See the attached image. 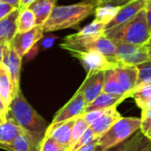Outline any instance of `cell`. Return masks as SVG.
<instances>
[{
  "label": "cell",
  "instance_id": "6da1fadb",
  "mask_svg": "<svg viewBox=\"0 0 151 151\" xmlns=\"http://www.w3.org/2000/svg\"><path fill=\"white\" fill-rule=\"evenodd\" d=\"M7 119L30 134L39 144H42L49 126L44 119L28 104L21 90L13 97L8 109Z\"/></svg>",
  "mask_w": 151,
  "mask_h": 151
},
{
  "label": "cell",
  "instance_id": "7a4b0ae2",
  "mask_svg": "<svg viewBox=\"0 0 151 151\" xmlns=\"http://www.w3.org/2000/svg\"><path fill=\"white\" fill-rule=\"evenodd\" d=\"M96 7V5L84 1L70 5L55 6L42 25L43 32L77 28L81 21L95 13Z\"/></svg>",
  "mask_w": 151,
  "mask_h": 151
},
{
  "label": "cell",
  "instance_id": "3957f363",
  "mask_svg": "<svg viewBox=\"0 0 151 151\" xmlns=\"http://www.w3.org/2000/svg\"><path fill=\"white\" fill-rule=\"evenodd\" d=\"M104 35L114 42L146 45L151 37L147 20V10L142 9L130 21L111 31L104 32Z\"/></svg>",
  "mask_w": 151,
  "mask_h": 151
},
{
  "label": "cell",
  "instance_id": "277c9868",
  "mask_svg": "<svg viewBox=\"0 0 151 151\" xmlns=\"http://www.w3.org/2000/svg\"><path fill=\"white\" fill-rule=\"evenodd\" d=\"M142 119L131 117L121 118L106 133H104L97 142L95 151H104L117 146L128 140L134 133L141 129Z\"/></svg>",
  "mask_w": 151,
  "mask_h": 151
},
{
  "label": "cell",
  "instance_id": "5b68a950",
  "mask_svg": "<svg viewBox=\"0 0 151 151\" xmlns=\"http://www.w3.org/2000/svg\"><path fill=\"white\" fill-rule=\"evenodd\" d=\"M104 29L105 25L95 19L85 26L78 33L65 36L59 46L69 53L81 50L84 45L103 35L104 34Z\"/></svg>",
  "mask_w": 151,
  "mask_h": 151
},
{
  "label": "cell",
  "instance_id": "8992f818",
  "mask_svg": "<svg viewBox=\"0 0 151 151\" xmlns=\"http://www.w3.org/2000/svg\"><path fill=\"white\" fill-rule=\"evenodd\" d=\"M114 43L116 46V59L119 67L125 65L136 66L151 60L148 53V48L145 45L141 46L121 42H114Z\"/></svg>",
  "mask_w": 151,
  "mask_h": 151
},
{
  "label": "cell",
  "instance_id": "52a82bcc",
  "mask_svg": "<svg viewBox=\"0 0 151 151\" xmlns=\"http://www.w3.org/2000/svg\"><path fill=\"white\" fill-rule=\"evenodd\" d=\"M70 54L81 62L87 74L118 68L117 65L110 61L104 55L98 51H73L70 52Z\"/></svg>",
  "mask_w": 151,
  "mask_h": 151
},
{
  "label": "cell",
  "instance_id": "ba28073f",
  "mask_svg": "<svg viewBox=\"0 0 151 151\" xmlns=\"http://www.w3.org/2000/svg\"><path fill=\"white\" fill-rule=\"evenodd\" d=\"M87 105L88 103L86 102L82 93L77 90L74 96L56 113L50 125L63 123L83 115Z\"/></svg>",
  "mask_w": 151,
  "mask_h": 151
},
{
  "label": "cell",
  "instance_id": "9c48e42d",
  "mask_svg": "<svg viewBox=\"0 0 151 151\" xmlns=\"http://www.w3.org/2000/svg\"><path fill=\"white\" fill-rule=\"evenodd\" d=\"M43 33L42 26H35L27 32L17 34L10 44L22 58L43 37Z\"/></svg>",
  "mask_w": 151,
  "mask_h": 151
},
{
  "label": "cell",
  "instance_id": "30bf717a",
  "mask_svg": "<svg viewBox=\"0 0 151 151\" xmlns=\"http://www.w3.org/2000/svg\"><path fill=\"white\" fill-rule=\"evenodd\" d=\"M21 60L22 58L17 54V52L11 46V44L6 43L4 50V58H3L2 65L7 69L8 73H10L15 95L20 90L19 79H20Z\"/></svg>",
  "mask_w": 151,
  "mask_h": 151
},
{
  "label": "cell",
  "instance_id": "8fae6325",
  "mask_svg": "<svg viewBox=\"0 0 151 151\" xmlns=\"http://www.w3.org/2000/svg\"><path fill=\"white\" fill-rule=\"evenodd\" d=\"M147 0H134L123 6L116 17L105 26L104 32L111 31L134 19L142 9H145Z\"/></svg>",
  "mask_w": 151,
  "mask_h": 151
},
{
  "label": "cell",
  "instance_id": "7c38bea8",
  "mask_svg": "<svg viewBox=\"0 0 151 151\" xmlns=\"http://www.w3.org/2000/svg\"><path fill=\"white\" fill-rule=\"evenodd\" d=\"M104 84V72L87 74L86 79L79 88L78 91L81 92L86 102L92 103L102 92Z\"/></svg>",
  "mask_w": 151,
  "mask_h": 151
},
{
  "label": "cell",
  "instance_id": "4fadbf2b",
  "mask_svg": "<svg viewBox=\"0 0 151 151\" xmlns=\"http://www.w3.org/2000/svg\"><path fill=\"white\" fill-rule=\"evenodd\" d=\"M77 118L72 119L63 123L57 125H50L46 131L45 136L53 138L58 144H60L65 150L68 151L70 147L72 130ZM44 136V137H45Z\"/></svg>",
  "mask_w": 151,
  "mask_h": 151
},
{
  "label": "cell",
  "instance_id": "5bb4252c",
  "mask_svg": "<svg viewBox=\"0 0 151 151\" xmlns=\"http://www.w3.org/2000/svg\"><path fill=\"white\" fill-rule=\"evenodd\" d=\"M121 118L122 116L117 111V107L107 109V111L90 126V128L92 129L96 138L99 139Z\"/></svg>",
  "mask_w": 151,
  "mask_h": 151
},
{
  "label": "cell",
  "instance_id": "9a60e30c",
  "mask_svg": "<svg viewBox=\"0 0 151 151\" xmlns=\"http://www.w3.org/2000/svg\"><path fill=\"white\" fill-rule=\"evenodd\" d=\"M19 12V9H16L0 20V44L10 43L17 35V21Z\"/></svg>",
  "mask_w": 151,
  "mask_h": 151
},
{
  "label": "cell",
  "instance_id": "2e32d148",
  "mask_svg": "<svg viewBox=\"0 0 151 151\" xmlns=\"http://www.w3.org/2000/svg\"><path fill=\"white\" fill-rule=\"evenodd\" d=\"M119 84L126 95L130 96L138 79V69L134 65H125L115 69Z\"/></svg>",
  "mask_w": 151,
  "mask_h": 151
},
{
  "label": "cell",
  "instance_id": "e0dca14e",
  "mask_svg": "<svg viewBox=\"0 0 151 151\" xmlns=\"http://www.w3.org/2000/svg\"><path fill=\"white\" fill-rule=\"evenodd\" d=\"M128 97L129 96L127 95L117 96V95H111V94L102 92L92 103L87 105L85 109V112H89L97 110H106V109L117 107L119 104H120L124 100H126Z\"/></svg>",
  "mask_w": 151,
  "mask_h": 151
},
{
  "label": "cell",
  "instance_id": "ac0fdd59",
  "mask_svg": "<svg viewBox=\"0 0 151 151\" xmlns=\"http://www.w3.org/2000/svg\"><path fill=\"white\" fill-rule=\"evenodd\" d=\"M57 0H35L30 4V9L35 16L36 26H42L56 6Z\"/></svg>",
  "mask_w": 151,
  "mask_h": 151
},
{
  "label": "cell",
  "instance_id": "d6986e66",
  "mask_svg": "<svg viewBox=\"0 0 151 151\" xmlns=\"http://www.w3.org/2000/svg\"><path fill=\"white\" fill-rule=\"evenodd\" d=\"M21 132L22 129L9 119L0 123V149L7 150Z\"/></svg>",
  "mask_w": 151,
  "mask_h": 151
},
{
  "label": "cell",
  "instance_id": "ffe728a7",
  "mask_svg": "<svg viewBox=\"0 0 151 151\" xmlns=\"http://www.w3.org/2000/svg\"><path fill=\"white\" fill-rule=\"evenodd\" d=\"M14 96H15V92L13 89L10 73H8L7 69L3 65H0V97L2 98L7 109H9V106Z\"/></svg>",
  "mask_w": 151,
  "mask_h": 151
},
{
  "label": "cell",
  "instance_id": "44dd1931",
  "mask_svg": "<svg viewBox=\"0 0 151 151\" xmlns=\"http://www.w3.org/2000/svg\"><path fill=\"white\" fill-rule=\"evenodd\" d=\"M41 144H39L30 134L22 130L16 137L7 151H39Z\"/></svg>",
  "mask_w": 151,
  "mask_h": 151
},
{
  "label": "cell",
  "instance_id": "7402d4cb",
  "mask_svg": "<svg viewBox=\"0 0 151 151\" xmlns=\"http://www.w3.org/2000/svg\"><path fill=\"white\" fill-rule=\"evenodd\" d=\"M122 7L112 5L110 4H103L100 5H97L95 10V17L97 21H100L104 23L105 26L110 23L118 14L119 10Z\"/></svg>",
  "mask_w": 151,
  "mask_h": 151
},
{
  "label": "cell",
  "instance_id": "603a6c76",
  "mask_svg": "<svg viewBox=\"0 0 151 151\" xmlns=\"http://www.w3.org/2000/svg\"><path fill=\"white\" fill-rule=\"evenodd\" d=\"M103 92L111 95H117V96L126 95L119 84L115 69L108 70L104 72V84Z\"/></svg>",
  "mask_w": 151,
  "mask_h": 151
},
{
  "label": "cell",
  "instance_id": "cb8c5ba5",
  "mask_svg": "<svg viewBox=\"0 0 151 151\" xmlns=\"http://www.w3.org/2000/svg\"><path fill=\"white\" fill-rule=\"evenodd\" d=\"M150 143V140L139 130L134 136H131L127 140L125 151H146Z\"/></svg>",
  "mask_w": 151,
  "mask_h": 151
},
{
  "label": "cell",
  "instance_id": "d4e9b609",
  "mask_svg": "<svg viewBox=\"0 0 151 151\" xmlns=\"http://www.w3.org/2000/svg\"><path fill=\"white\" fill-rule=\"evenodd\" d=\"M36 26L35 24V16L30 9H25L19 12V15L17 21L18 33H25Z\"/></svg>",
  "mask_w": 151,
  "mask_h": 151
},
{
  "label": "cell",
  "instance_id": "484cf974",
  "mask_svg": "<svg viewBox=\"0 0 151 151\" xmlns=\"http://www.w3.org/2000/svg\"><path fill=\"white\" fill-rule=\"evenodd\" d=\"M89 127L88 124L86 122L83 116L77 117L75 123L73 125V130H72V136H71V142H70V147L68 151L72 150V149L74 147V145L78 142V141L81 138V136L84 134L86 130Z\"/></svg>",
  "mask_w": 151,
  "mask_h": 151
},
{
  "label": "cell",
  "instance_id": "4316f807",
  "mask_svg": "<svg viewBox=\"0 0 151 151\" xmlns=\"http://www.w3.org/2000/svg\"><path fill=\"white\" fill-rule=\"evenodd\" d=\"M136 67L138 69V79L134 89L151 84V60L140 64Z\"/></svg>",
  "mask_w": 151,
  "mask_h": 151
},
{
  "label": "cell",
  "instance_id": "83f0119b",
  "mask_svg": "<svg viewBox=\"0 0 151 151\" xmlns=\"http://www.w3.org/2000/svg\"><path fill=\"white\" fill-rule=\"evenodd\" d=\"M151 96V84L144 86L142 88L134 89L131 92L130 97H133L136 105L142 110L148 101V99Z\"/></svg>",
  "mask_w": 151,
  "mask_h": 151
},
{
  "label": "cell",
  "instance_id": "f1b7e54d",
  "mask_svg": "<svg viewBox=\"0 0 151 151\" xmlns=\"http://www.w3.org/2000/svg\"><path fill=\"white\" fill-rule=\"evenodd\" d=\"M39 151H66L60 144H58L53 138L45 136L42 142Z\"/></svg>",
  "mask_w": 151,
  "mask_h": 151
},
{
  "label": "cell",
  "instance_id": "f546056e",
  "mask_svg": "<svg viewBox=\"0 0 151 151\" xmlns=\"http://www.w3.org/2000/svg\"><path fill=\"white\" fill-rule=\"evenodd\" d=\"M96 140H98V139L96 138V136H95V134H94L92 129H91L90 127H89L86 130V132L84 133V134L81 136V138L78 141V142L74 145V147L72 149V150L71 151L76 150H78V149H80V148H81V147H83V146H86V145H88V144H90V143H92L93 142H95Z\"/></svg>",
  "mask_w": 151,
  "mask_h": 151
},
{
  "label": "cell",
  "instance_id": "4dcf8cb0",
  "mask_svg": "<svg viewBox=\"0 0 151 151\" xmlns=\"http://www.w3.org/2000/svg\"><path fill=\"white\" fill-rule=\"evenodd\" d=\"M106 110H97V111H89V112H85L82 116L85 119L86 122L88 124V126L90 127L94 122H96L105 111Z\"/></svg>",
  "mask_w": 151,
  "mask_h": 151
},
{
  "label": "cell",
  "instance_id": "1f68e13d",
  "mask_svg": "<svg viewBox=\"0 0 151 151\" xmlns=\"http://www.w3.org/2000/svg\"><path fill=\"white\" fill-rule=\"evenodd\" d=\"M14 10H16V8H14L13 6L6 4V3H0V20L4 18H5L7 15H9L12 12H13Z\"/></svg>",
  "mask_w": 151,
  "mask_h": 151
},
{
  "label": "cell",
  "instance_id": "d6a6232c",
  "mask_svg": "<svg viewBox=\"0 0 151 151\" xmlns=\"http://www.w3.org/2000/svg\"><path fill=\"white\" fill-rule=\"evenodd\" d=\"M57 39H58V37L57 36H54V35H49V36L45 37L43 39L42 42V47L43 49H49V48H50L54 44V42H55V41Z\"/></svg>",
  "mask_w": 151,
  "mask_h": 151
},
{
  "label": "cell",
  "instance_id": "836d02e7",
  "mask_svg": "<svg viewBox=\"0 0 151 151\" xmlns=\"http://www.w3.org/2000/svg\"><path fill=\"white\" fill-rule=\"evenodd\" d=\"M145 135L151 132V119L142 121V126L140 129Z\"/></svg>",
  "mask_w": 151,
  "mask_h": 151
},
{
  "label": "cell",
  "instance_id": "e575fe53",
  "mask_svg": "<svg viewBox=\"0 0 151 151\" xmlns=\"http://www.w3.org/2000/svg\"><path fill=\"white\" fill-rule=\"evenodd\" d=\"M97 142H98V140H96L92 143L88 144L86 146H83V147H81V148H80V149H78V150L74 151H95L96 147H97Z\"/></svg>",
  "mask_w": 151,
  "mask_h": 151
},
{
  "label": "cell",
  "instance_id": "d590c367",
  "mask_svg": "<svg viewBox=\"0 0 151 151\" xmlns=\"http://www.w3.org/2000/svg\"><path fill=\"white\" fill-rule=\"evenodd\" d=\"M7 113H8V109L4 105L2 98L0 97V116L4 119H7Z\"/></svg>",
  "mask_w": 151,
  "mask_h": 151
},
{
  "label": "cell",
  "instance_id": "8d00e7d4",
  "mask_svg": "<svg viewBox=\"0 0 151 151\" xmlns=\"http://www.w3.org/2000/svg\"><path fill=\"white\" fill-rule=\"evenodd\" d=\"M127 140L125 141L124 142H121V143L118 144L117 146H114L112 148H110V149L104 151H125L126 147H127Z\"/></svg>",
  "mask_w": 151,
  "mask_h": 151
},
{
  "label": "cell",
  "instance_id": "74e56055",
  "mask_svg": "<svg viewBox=\"0 0 151 151\" xmlns=\"http://www.w3.org/2000/svg\"><path fill=\"white\" fill-rule=\"evenodd\" d=\"M35 0H20L19 1V11H22V10H25V9H27L31 4H33Z\"/></svg>",
  "mask_w": 151,
  "mask_h": 151
},
{
  "label": "cell",
  "instance_id": "f35d334b",
  "mask_svg": "<svg viewBox=\"0 0 151 151\" xmlns=\"http://www.w3.org/2000/svg\"><path fill=\"white\" fill-rule=\"evenodd\" d=\"M19 1L20 0H2V2L4 3H6L12 6H13L14 8L16 9H19Z\"/></svg>",
  "mask_w": 151,
  "mask_h": 151
},
{
  "label": "cell",
  "instance_id": "ab89813d",
  "mask_svg": "<svg viewBox=\"0 0 151 151\" xmlns=\"http://www.w3.org/2000/svg\"><path fill=\"white\" fill-rule=\"evenodd\" d=\"M84 2H88V3H90V4H95V5H100V4H104V3H105L106 1H108V0H83Z\"/></svg>",
  "mask_w": 151,
  "mask_h": 151
},
{
  "label": "cell",
  "instance_id": "60d3db41",
  "mask_svg": "<svg viewBox=\"0 0 151 151\" xmlns=\"http://www.w3.org/2000/svg\"><path fill=\"white\" fill-rule=\"evenodd\" d=\"M147 20H148V25H149V30L151 35V8L147 10Z\"/></svg>",
  "mask_w": 151,
  "mask_h": 151
},
{
  "label": "cell",
  "instance_id": "b9f144b4",
  "mask_svg": "<svg viewBox=\"0 0 151 151\" xmlns=\"http://www.w3.org/2000/svg\"><path fill=\"white\" fill-rule=\"evenodd\" d=\"M150 110H151V96L148 99V101H147V103H146L144 108L142 110V112H146V111H150Z\"/></svg>",
  "mask_w": 151,
  "mask_h": 151
},
{
  "label": "cell",
  "instance_id": "7bdbcfd3",
  "mask_svg": "<svg viewBox=\"0 0 151 151\" xmlns=\"http://www.w3.org/2000/svg\"><path fill=\"white\" fill-rule=\"evenodd\" d=\"M141 119H142V121L146 120V119H151V110L146 111V112H142Z\"/></svg>",
  "mask_w": 151,
  "mask_h": 151
},
{
  "label": "cell",
  "instance_id": "ee69618b",
  "mask_svg": "<svg viewBox=\"0 0 151 151\" xmlns=\"http://www.w3.org/2000/svg\"><path fill=\"white\" fill-rule=\"evenodd\" d=\"M5 44H0V65L3 63V58H4V50Z\"/></svg>",
  "mask_w": 151,
  "mask_h": 151
},
{
  "label": "cell",
  "instance_id": "f6af8a7d",
  "mask_svg": "<svg viewBox=\"0 0 151 151\" xmlns=\"http://www.w3.org/2000/svg\"><path fill=\"white\" fill-rule=\"evenodd\" d=\"M151 8V0H147V4H146V7L145 9L148 10V9H150Z\"/></svg>",
  "mask_w": 151,
  "mask_h": 151
},
{
  "label": "cell",
  "instance_id": "bcb514c9",
  "mask_svg": "<svg viewBox=\"0 0 151 151\" xmlns=\"http://www.w3.org/2000/svg\"><path fill=\"white\" fill-rule=\"evenodd\" d=\"M145 46H146V47H148V48H149V47H151V37H150V39L149 40V42L146 43V45H145Z\"/></svg>",
  "mask_w": 151,
  "mask_h": 151
},
{
  "label": "cell",
  "instance_id": "7dc6e473",
  "mask_svg": "<svg viewBox=\"0 0 151 151\" xmlns=\"http://www.w3.org/2000/svg\"><path fill=\"white\" fill-rule=\"evenodd\" d=\"M148 48V47H147ZM148 53H149V56H150V58L151 59V47L148 48Z\"/></svg>",
  "mask_w": 151,
  "mask_h": 151
},
{
  "label": "cell",
  "instance_id": "c3c4849f",
  "mask_svg": "<svg viewBox=\"0 0 151 151\" xmlns=\"http://www.w3.org/2000/svg\"><path fill=\"white\" fill-rule=\"evenodd\" d=\"M146 136H147V137H148V138H149V139L151 141V132L150 133H149L148 134H146Z\"/></svg>",
  "mask_w": 151,
  "mask_h": 151
},
{
  "label": "cell",
  "instance_id": "681fc988",
  "mask_svg": "<svg viewBox=\"0 0 151 151\" xmlns=\"http://www.w3.org/2000/svg\"><path fill=\"white\" fill-rule=\"evenodd\" d=\"M7 119H2V117L0 116V123H2V122H4V121H6Z\"/></svg>",
  "mask_w": 151,
  "mask_h": 151
},
{
  "label": "cell",
  "instance_id": "f907efd6",
  "mask_svg": "<svg viewBox=\"0 0 151 151\" xmlns=\"http://www.w3.org/2000/svg\"><path fill=\"white\" fill-rule=\"evenodd\" d=\"M146 151H151V143L150 144V146H149V148L147 149V150Z\"/></svg>",
  "mask_w": 151,
  "mask_h": 151
},
{
  "label": "cell",
  "instance_id": "816d5d0a",
  "mask_svg": "<svg viewBox=\"0 0 151 151\" xmlns=\"http://www.w3.org/2000/svg\"><path fill=\"white\" fill-rule=\"evenodd\" d=\"M0 3H2V0H0Z\"/></svg>",
  "mask_w": 151,
  "mask_h": 151
}]
</instances>
